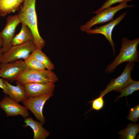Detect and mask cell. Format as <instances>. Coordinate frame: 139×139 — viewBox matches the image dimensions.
I'll return each instance as SVG.
<instances>
[{
	"instance_id": "cell-1",
	"label": "cell",
	"mask_w": 139,
	"mask_h": 139,
	"mask_svg": "<svg viewBox=\"0 0 139 139\" xmlns=\"http://www.w3.org/2000/svg\"><path fill=\"white\" fill-rule=\"evenodd\" d=\"M36 0H24L17 15L21 23L27 25L32 31L37 48L42 49L45 45V41L38 31L36 9Z\"/></svg>"
},
{
	"instance_id": "cell-2",
	"label": "cell",
	"mask_w": 139,
	"mask_h": 139,
	"mask_svg": "<svg viewBox=\"0 0 139 139\" xmlns=\"http://www.w3.org/2000/svg\"><path fill=\"white\" fill-rule=\"evenodd\" d=\"M139 43V38L131 40L123 38L119 54L114 61L107 66L105 72L107 74L113 72L117 66L124 62H138L139 53L137 47Z\"/></svg>"
},
{
	"instance_id": "cell-3",
	"label": "cell",
	"mask_w": 139,
	"mask_h": 139,
	"mask_svg": "<svg viewBox=\"0 0 139 139\" xmlns=\"http://www.w3.org/2000/svg\"><path fill=\"white\" fill-rule=\"evenodd\" d=\"M58 78L53 70H36L27 69L17 76L15 81L24 85L31 83H55Z\"/></svg>"
},
{
	"instance_id": "cell-4",
	"label": "cell",
	"mask_w": 139,
	"mask_h": 139,
	"mask_svg": "<svg viewBox=\"0 0 139 139\" xmlns=\"http://www.w3.org/2000/svg\"><path fill=\"white\" fill-rule=\"evenodd\" d=\"M127 2L120 3L115 7H108L97 13L96 15L85 24L81 26L80 29L82 31L86 32L91 29V28L97 24H102L113 20L116 14L119 11L126 8L132 7L135 5H129Z\"/></svg>"
},
{
	"instance_id": "cell-5",
	"label": "cell",
	"mask_w": 139,
	"mask_h": 139,
	"mask_svg": "<svg viewBox=\"0 0 139 139\" xmlns=\"http://www.w3.org/2000/svg\"><path fill=\"white\" fill-rule=\"evenodd\" d=\"M37 48L33 41L12 46L8 51L3 53L1 58V63H7L22 59H24Z\"/></svg>"
},
{
	"instance_id": "cell-6",
	"label": "cell",
	"mask_w": 139,
	"mask_h": 139,
	"mask_svg": "<svg viewBox=\"0 0 139 139\" xmlns=\"http://www.w3.org/2000/svg\"><path fill=\"white\" fill-rule=\"evenodd\" d=\"M135 65L134 62H128L121 74L117 78L111 80L106 89L100 92L99 96L103 97L112 91L117 92L131 84L133 81L131 77V73Z\"/></svg>"
},
{
	"instance_id": "cell-7",
	"label": "cell",
	"mask_w": 139,
	"mask_h": 139,
	"mask_svg": "<svg viewBox=\"0 0 139 139\" xmlns=\"http://www.w3.org/2000/svg\"><path fill=\"white\" fill-rule=\"evenodd\" d=\"M20 23L21 22L17 14L9 15L6 18V24L1 32L2 41L1 48L3 53L8 51L12 46L16 28Z\"/></svg>"
},
{
	"instance_id": "cell-8",
	"label": "cell",
	"mask_w": 139,
	"mask_h": 139,
	"mask_svg": "<svg viewBox=\"0 0 139 139\" xmlns=\"http://www.w3.org/2000/svg\"><path fill=\"white\" fill-rule=\"evenodd\" d=\"M53 94L52 93L27 98L22 102L23 104L32 112L37 119L43 125L45 122V119L43 114V107L46 102Z\"/></svg>"
},
{
	"instance_id": "cell-9",
	"label": "cell",
	"mask_w": 139,
	"mask_h": 139,
	"mask_svg": "<svg viewBox=\"0 0 139 139\" xmlns=\"http://www.w3.org/2000/svg\"><path fill=\"white\" fill-rule=\"evenodd\" d=\"M27 69L24 61L21 59L7 63H1L0 67V77L12 82L15 77Z\"/></svg>"
},
{
	"instance_id": "cell-10",
	"label": "cell",
	"mask_w": 139,
	"mask_h": 139,
	"mask_svg": "<svg viewBox=\"0 0 139 139\" xmlns=\"http://www.w3.org/2000/svg\"><path fill=\"white\" fill-rule=\"evenodd\" d=\"M0 108L6 113L7 117L20 115L25 118L29 116L28 109L26 107L6 95L0 101Z\"/></svg>"
},
{
	"instance_id": "cell-11",
	"label": "cell",
	"mask_w": 139,
	"mask_h": 139,
	"mask_svg": "<svg viewBox=\"0 0 139 139\" xmlns=\"http://www.w3.org/2000/svg\"><path fill=\"white\" fill-rule=\"evenodd\" d=\"M127 13L126 11L116 19L109 23L93 29H91L86 32L89 34H99L103 35L109 42L112 48L114 55L115 54V44L112 38V30L114 28L125 18Z\"/></svg>"
},
{
	"instance_id": "cell-12",
	"label": "cell",
	"mask_w": 139,
	"mask_h": 139,
	"mask_svg": "<svg viewBox=\"0 0 139 139\" xmlns=\"http://www.w3.org/2000/svg\"><path fill=\"white\" fill-rule=\"evenodd\" d=\"M23 86L27 98L53 93L55 87V83H31Z\"/></svg>"
},
{
	"instance_id": "cell-13",
	"label": "cell",
	"mask_w": 139,
	"mask_h": 139,
	"mask_svg": "<svg viewBox=\"0 0 139 139\" xmlns=\"http://www.w3.org/2000/svg\"><path fill=\"white\" fill-rule=\"evenodd\" d=\"M3 82L4 88L3 92L11 99L19 103L27 98L24 86L19 82L16 81V85H14L5 79L3 80Z\"/></svg>"
},
{
	"instance_id": "cell-14",
	"label": "cell",
	"mask_w": 139,
	"mask_h": 139,
	"mask_svg": "<svg viewBox=\"0 0 139 139\" xmlns=\"http://www.w3.org/2000/svg\"><path fill=\"white\" fill-rule=\"evenodd\" d=\"M24 122L25 124L23 125V127L29 126L33 130V139H45L50 134L49 132L43 127L42 124L34 120L30 116L25 118Z\"/></svg>"
},
{
	"instance_id": "cell-15",
	"label": "cell",
	"mask_w": 139,
	"mask_h": 139,
	"mask_svg": "<svg viewBox=\"0 0 139 139\" xmlns=\"http://www.w3.org/2000/svg\"><path fill=\"white\" fill-rule=\"evenodd\" d=\"M24 0H0V16L19 11Z\"/></svg>"
},
{
	"instance_id": "cell-16",
	"label": "cell",
	"mask_w": 139,
	"mask_h": 139,
	"mask_svg": "<svg viewBox=\"0 0 139 139\" xmlns=\"http://www.w3.org/2000/svg\"><path fill=\"white\" fill-rule=\"evenodd\" d=\"M21 23V27L20 32L14 37L12 42V46L25 43L29 41H33L32 32L27 25Z\"/></svg>"
},
{
	"instance_id": "cell-17",
	"label": "cell",
	"mask_w": 139,
	"mask_h": 139,
	"mask_svg": "<svg viewBox=\"0 0 139 139\" xmlns=\"http://www.w3.org/2000/svg\"><path fill=\"white\" fill-rule=\"evenodd\" d=\"M139 132V124L131 123L126 128L119 131L118 134L121 136L120 139H135Z\"/></svg>"
},
{
	"instance_id": "cell-18",
	"label": "cell",
	"mask_w": 139,
	"mask_h": 139,
	"mask_svg": "<svg viewBox=\"0 0 139 139\" xmlns=\"http://www.w3.org/2000/svg\"><path fill=\"white\" fill-rule=\"evenodd\" d=\"M31 54L42 63L46 69L53 70L55 68L54 65L41 49L37 48Z\"/></svg>"
},
{
	"instance_id": "cell-19",
	"label": "cell",
	"mask_w": 139,
	"mask_h": 139,
	"mask_svg": "<svg viewBox=\"0 0 139 139\" xmlns=\"http://www.w3.org/2000/svg\"><path fill=\"white\" fill-rule=\"evenodd\" d=\"M27 69L36 70L46 69L45 66L31 54L24 59Z\"/></svg>"
},
{
	"instance_id": "cell-20",
	"label": "cell",
	"mask_w": 139,
	"mask_h": 139,
	"mask_svg": "<svg viewBox=\"0 0 139 139\" xmlns=\"http://www.w3.org/2000/svg\"><path fill=\"white\" fill-rule=\"evenodd\" d=\"M139 89V82L134 81L129 85L124 88L118 91L121 94L117 97L116 100L124 96L126 97L132 94L135 91Z\"/></svg>"
},
{
	"instance_id": "cell-21",
	"label": "cell",
	"mask_w": 139,
	"mask_h": 139,
	"mask_svg": "<svg viewBox=\"0 0 139 139\" xmlns=\"http://www.w3.org/2000/svg\"><path fill=\"white\" fill-rule=\"evenodd\" d=\"M89 102L91 104V110L97 111L101 110L103 107L104 105L103 97L101 96H99Z\"/></svg>"
},
{
	"instance_id": "cell-22",
	"label": "cell",
	"mask_w": 139,
	"mask_h": 139,
	"mask_svg": "<svg viewBox=\"0 0 139 139\" xmlns=\"http://www.w3.org/2000/svg\"><path fill=\"white\" fill-rule=\"evenodd\" d=\"M139 117V105L132 108L129 112L127 117L128 120L136 123Z\"/></svg>"
},
{
	"instance_id": "cell-23",
	"label": "cell",
	"mask_w": 139,
	"mask_h": 139,
	"mask_svg": "<svg viewBox=\"0 0 139 139\" xmlns=\"http://www.w3.org/2000/svg\"><path fill=\"white\" fill-rule=\"evenodd\" d=\"M133 0H106L102 6L97 10L92 12V13L96 14L97 13L108 7L112 5L117 3H122L124 2H128Z\"/></svg>"
},
{
	"instance_id": "cell-24",
	"label": "cell",
	"mask_w": 139,
	"mask_h": 139,
	"mask_svg": "<svg viewBox=\"0 0 139 139\" xmlns=\"http://www.w3.org/2000/svg\"><path fill=\"white\" fill-rule=\"evenodd\" d=\"M0 88L2 89L3 90L4 88V85L3 82V80L2 78H1L0 77Z\"/></svg>"
},
{
	"instance_id": "cell-25",
	"label": "cell",
	"mask_w": 139,
	"mask_h": 139,
	"mask_svg": "<svg viewBox=\"0 0 139 139\" xmlns=\"http://www.w3.org/2000/svg\"><path fill=\"white\" fill-rule=\"evenodd\" d=\"M3 53V52L1 47H0V67L1 63V58Z\"/></svg>"
},
{
	"instance_id": "cell-26",
	"label": "cell",
	"mask_w": 139,
	"mask_h": 139,
	"mask_svg": "<svg viewBox=\"0 0 139 139\" xmlns=\"http://www.w3.org/2000/svg\"><path fill=\"white\" fill-rule=\"evenodd\" d=\"M2 41L1 36V32H0V47H2Z\"/></svg>"
}]
</instances>
